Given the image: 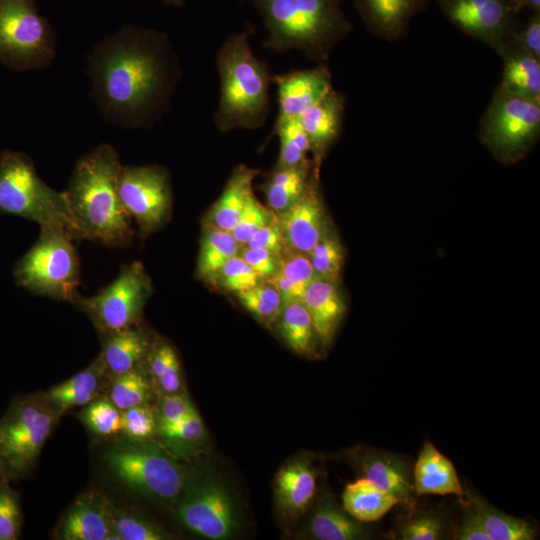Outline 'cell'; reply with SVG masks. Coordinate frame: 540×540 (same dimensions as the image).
<instances>
[{"instance_id": "55", "label": "cell", "mask_w": 540, "mask_h": 540, "mask_svg": "<svg viewBox=\"0 0 540 540\" xmlns=\"http://www.w3.org/2000/svg\"><path fill=\"white\" fill-rule=\"evenodd\" d=\"M164 2L166 3H170V4H181L184 0H163Z\"/></svg>"}, {"instance_id": "28", "label": "cell", "mask_w": 540, "mask_h": 540, "mask_svg": "<svg viewBox=\"0 0 540 540\" xmlns=\"http://www.w3.org/2000/svg\"><path fill=\"white\" fill-rule=\"evenodd\" d=\"M342 503L343 509L350 516L362 523H368L380 520L401 501L361 477L345 487Z\"/></svg>"}, {"instance_id": "11", "label": "cell", "mask_w": 540, "mask_h": 540, "mask_svg": "<svg viewBox=\"0 0 540 540\" xmlns=\"http://www.w3.org/2000/svg\"><path fill=\"white\" fill-rule=\"evenodd\" d=\"M483 142L498 156L523 154L540 133V104L496 90L480 121Z\"/></svg>"}, {"instance_id": "42", "label": "cell", "mask_w": 540, "mask_h": 540, "mask_svg": "<svg viewBox=\"0 0 540 540\" xmlns=\"http://www.w3.org/2000/svg\"><path fill=\"white\" fill-rule=\"evenodd\" d=\"M157 414L149 404L121 410L120 433L131 441L146 442L157 433Z\"/></svg>"}, {"instance_id": "24", "label": "cell", "mask_w": 540, "mask_h": 540, "mask_svg": "<svg viewBox=\"0 0 540 540\" xmlns=\"http://www.w3.org/2000/svg\"><path fill=\"white\" fill-rule=\"evenodd\" d=\"M316 492V473L310 463L297 460L279 470L275 494L279 506L289 514L303 513Z\"/></svg>"}, {"instance_id": "34", "label": "cell", "mask_w": 540, "mask_h": 540, "mask_svg": "<svg viewBox=\"0 0 540 540\" xmlns=\"http://www.w3.org/2000/svg\"><path fill=\"white\" fill-rule=\"evenodd\" d=\"M490 540H533L536 533L532 526L519 518L501 512L480 498L472 497Z\"/></svg>"}, {"instance_id": "26", "label": "cell", "mask_w": 540, "mask_h": 540, "mask_svg": "<svg viewBox=\"0 0 540 540\" xmlns=\"http://www.w3.org/2000/svg\"><path fill=\"white\" fill-rule=\"evenodd\" d=\"M360 471L363 478L394 495L401 503H410L413 483L406 464L398 457L385 452H370L362 458Z\"/></svg>"}, {"instance_id": "12", "label": "cell", "mask_w": 540, "mask_h": 540, "mask_svg": "<svg viewBox=\"0 0 540 540\" xmlns=\"http://www.w3.org/2000/svg\"><path fill=\"white\" fill-rule=\"evenodd\" d=\"M122 205L141 236L160 228L170 217L172 194L169 174L158 165H122L117 181Z\"/></svg>"}, {"instance_id": "17", "label": "cell", "mask_w": 540, "mask_h": 540, "mask_svg": "<svg viewBox=\"0 0 540 540\" xmlns=\"http://www.w3.org/2000/svg\"><path fill=\"white\" fill-rule=\"evenodd\" d=\"M279 113L277 118H299L332 88L331 75L324 65L276 75Z\"/></svg>"}, {"instance_id": "19", "label": "cell", "mask_w": 540, "mask_h": 540, "mask_svg": "<svg viewBox=\"0 0 540 540\" xmlns=\"http://www.w3.org/2000/svg\"><path fill=\"white\" fill-rule=\"evenodd\" d=\"M412 483L418 496L464 494L453 463L430 442L424 443L418 455Z\"/></svg>"}, {"instance_id": "15", "label": "cell", "mask_w": 540, "mask_h": 540, "mask_svg": "<svg viewBox=\"0 0 540 540\" xmlns=\"http://www.w3.org/2000/svg\"><path fill=\"white\" fill-rule=\"evenodd\" d=\"M314 180L298 201L278 215L287 251L308 254L327 234L325 212Z\"/></svg>"}, {"instance_id": "52", "label": "cell", "mask_w": 540, "mask_h": 540, "mask_svg": "<svg viewBox=\"0 0 540 540\" xmlns=\"http://www.w3.org/2000/svg\"><path fill=\"white\" fill-rule=\"evenodd\" d=\"M455 539L490 540V537L484 529L479 512L472 502L464 511V516L455 535Z\"/></svg>"}, {"instance_id": "14", "label": "cell", "mask_w": 540, "mask_h": 540, "mask_svg": "<svg viewBox=\"0 0 540 540\" xmlns=\"http://www.w3.org/2000/svg\"><path fill=\"white\" fill-rule=\"evenodd\" d=\"M178 514L189 530L208 539L228 538L236 525L232 503L225 490L216 484L194 489L181 502Z\"/></svg>"}, {"instance_id": "31", "label": "cell", "mask_w": 540, "mask_h": 540, "mask_svg": "<svg viewBox=\"0 0 540 540\" xmlns=\"http://www.w3.org/2000/svg\"><path fill=\"white\" fill-rule=\"evenodd\" d=\"M316 278L307 254L286 251L282 255L280 270L266 281L277 289L285 305L301 301L306 289Z\"/></svg>"}, {"instance_id": "13", "label": "cell", "mask_w": 540, "mask_h": 540, "mask_svg": "<svg viewBox=\"0 0 540 540\" xmlns=\"http://www.w3.org/2000/svg\"><path fill=\"white\" fill-rule=\"evenodd\" d=\"M456 27L501 53L513 31V16L518 12L513 0H439Z\"/></svg>"}, {"instance_id": "21", "label": "cell", "mask_w": 540, "mask_h": 540, "mask_svg": "<svg viewBox=\"0 0 540 540\" xmlns=\"http://www.w3.org/2000/svg\"><path fill=\"white\" fill-rule=\"evenodd\" d=\"M425 0H355L367 27L385 39L399 38Z\"/></svg>"}, {"instance_id": "6", "label": "cell", "mask_w": 540, "mask_h": 540, "mask_svg": "<svg viewBox=\"0 0 540 540\" xmlns=\"http://www.w3.org/2000/svg\"><path fill=\"white\" fill-rule=\"evenodd\" d=\"M0 214L18 216L40 227H64L75 238L65 191L51 188L38 175L32 159L20 151L0 153Z\"/></svg>"}, {"instance_id": "54", "label": "cell", "mask_w": 540, "mask_h": 540, "mask_svg": "<svg viewBox=\"0 0 540 540\" xmlns=\"http://www.w3.org/2000/svg\"><path fill=\"white\" fill-rule=\"evenodd\" d=\"M11 479H13V477L9 465L2 453L0 452V483L5 480L9 481Z\"/></svg>"}, {"instance_id": "41", "label": "cell", "mask_w": 540, "mask_h": 540, "mask_svg": "<svg viewBox=\"0 0 540 540\" xmlns=\"http://www.w3.org/2000/svg\"><path fill=\"white\" fill-rule=\"evenodd\" d=\"M112 528L119 540H163L167 534L154 523L112 506Z\"/></svg>"}, {"instance_id": "23", "label": "cell", "mask_w": 540, "mask_h": 540, "mask_svg": "<svg viewBox=\"0 0 540 540\" xmlns=\"http://www.w3.org/2000/svg\"><path fill=\"white\" fill-rule=\"evenodd\" d=\"M301 302L309 312L316 335L324 343L329 342L345 311L336 284L317 277L306 289Z\"/></svg>"}, {"instance_id": "46", "label": "cell", "mask_w": 540, "mask_h": 540, "mask_svg": "<svg viewBox=\"0 0 540 540\" xmlns=\"http://www.w3.org/2000/svg\"><path fill=\"white\" fill-rule=\"evenodd\" d=\"M157 432L175 442H194L204 434L203 421L198 412L173 423L158 425Z\"/></svg>"}, {"instance_id": "5", "label": "cell", "mask_w": 540, "mask_h": 540, "mask_svg": "<svg viewBox=\"0 0 540 540\" xmlns=\"http://www.w3.org/2000/svg\"><path fill=\"white\" fill-rule=\"evenodd\" d=\"M74 240L64 227H40L36 242L13 267L16 284L34 295L73 303L81 279Z\"/></svg>"}, {"instance_id": "10", "label": "cell", "mask_w": 540, "mask_h": 540, "mask_svg": "<svg viewBox=\"0 0 540 540\" xmlns=\"http://www.w3.org/2000/svg\"><path fill=\"white\" fill-rule=\"evenodd\" d=\"M58 416L43 395H32L14 401L2 417L0 452L13 479L33 466Z\"/></svg>"}, {"instance_id": "44", "label": "cell", "mask_w": 540, "mask_h": 540, "mask_svg": "<svg viewBox=\"0 0 540 540\" xmlns=\"http://www.w3.org/2000/svg\"><path fill=\"white\" fill-rule=\"evenodd\" d=\"M213 281L223 288L238 293L257 285L262 280L240 256L228 260Z\"/></svg>"}, {"instance_id": "37", "label": "cell", "mask_w": 540, "mask_h": 540, "mask_svg": "<svg viewBox=\"0 0 540 540\" xmlns=\"http://www.w3.org/2000/svg\"><path fill=\"white\" fill-rule=\"evenodd\" d=\"M151 394V385L141 365L128 372L112 377L109 399L120 410L136 405L148 404Z\"/></svg>"}, {"instance_id": "32", "label": "cell", "mask_w": 540, "mask_h": 540, "mask_svg": "<svg viewBox=\"0 0 540 540\" xmlns=\"http://www.w3.org/2000/svg\"><path fill=\"white\" fill-rule=\"evenodd\" d=\"M309 530L313 538L318 540H355L367 535L362 522L329 501L315 509Z\"/></svg>"}, {"instance_id": "43", "label": "cell", "mask_w": 540, "mask_h": 540, "mask_svg": "<svg viewBox=\"0 0 540 540\" xmlns=\"http://www.w3.org/2000/svg\"><path fill=\"white\" fill-rule=\"evenodd\" d=\"M277 217L278 215L272 209L262 205L253 194L246 203L231 234L239 244L245 245L255 232L275 221Z\"/></svg>"}, {"instance_id": "16", "label": "cell", "mask_w": 540, "mask_h": 540, "mask_svg": "<svg viewBox=\"0 0 540 540\" xmlns=\"http://www.w3.org/2000/svg\"><path fill=\"white\" fill-rule=\"evenodd\" d=\"M61 540H119L112 528V505L96 491L80 495L56 529Z\"/></svg>"}, {"instance_id": "9", "label": "cell", "mask_w": 540, "mask_h": 540, "mask_svg": "<svg viewBox=\"0 0 540 540\" xmlns=\"http://www.w3.org/2000/svg\"><path fill=\"white\" fill-rule=\"evenodd\" d=\"M129 441L107 450L104 460L109 470L136 492L163 500L176 498L184 487L180 466L156 447Z\"/></svg>"}, {"instance_id": "33", "label": "cell", "mask_w": 540, "mask_h": 540, "mask_svg": "<svg viewBox=\"0 0 540 540\" xmlns=\"http://www.w3.org/2000/svg\"><path fill=\"white\" fill-rule=\"evenodd\" d=\"M278 321L280 333L292 350L299 354L312 353L317 335L309 312L301 301L283 305Z\"/></svg>"}, {"instance_id": "38", "label": "cell", "mask_w": 540, "mask_h": 540, "mask_svg": "<svg viewBox=\"0 0 540 540\" xmlns=\"http://www.w3.org/2000/svg\"><path fill=\"white\" fill-rule=\"evenodd\" d=\"M239 302L264 324L271 326L278 320L282 299L277 289L268 281L235 293Z\"/></svg>"}, {"instance_id": "27", "label": "cell", "mask_w": 540, "mask_h": 540, "mask_svg": "<svg viewBox=\"0 0 540 540\" xmlns=\"http://www.w3.org/2000/svg\"><path fill=\"white\" fill-rule=\"evenodd\" d=\"M257 174L258 171L255 169L246 166L237 167L213 205L206 222L231 232L249 198L254 194L252 183Z\"/></svg>"}, {"instance_id": "49", "label": "cell", "mask_w": 540, "mask_h": 540, "mask_svg": "<svg viewBox=\"0 0 540 540\" xmlns=\"http://www.w3.org/2000/svg\"><path fill=\"white\" fill-rule=\"evenodd\" d=\"M196 412L189 398L181 392L164 394L156 412L158 425L176 422Z\"/></svg>"}, {"instance_id": "39", "label": "cell", "mask_w": 540, "mask_h": 540, "mask_svg": "<svg viewBox=\"0 0 540 540\" xmlns=\"http://www.w3.org/2000/svg\"><path fill=\"white\" fill-rule=\"evenodd\" d=\"M307 255L316 276L336 284L344 263L343 247L339 240L326 234Z\"/></svg>"}, {"instance_id": "47", "label": "cell", "mask_w": 540, "mask_h": 540, "mask_svg": "<svg viewBox=\"0 0 540 540\" xmlns=\"http://www.w3.org/2000/svg\"><path fill=\"white\" fill-rule=\"evenodd\" d=\"M507 46L540 59V13H532L520 30L513 29Z\"/></svg>"}, {"instance_id": "40", "label": "cell", "mask_w": 540, "mask_h": 540, "mask_svg": "<svg viewBox=\"0 0 540 540\" xmlns=\"http://www.w3.org/2000/svg\"><path fill=\"white\" fill-rule=\"evenodd\" d=\"M80 418L89 430L99 436L120 433L121 410L109 398L98 397L85 405Z\"/></svg>"}, {"instance_id": "2", "label": "cell", "mask_w": 540, "mask_h": 540, "mask_svg": "<svg viewBox=\"0 0 540 540\" xmlns=\"http://www.w3.org/2000/svg\"><path fill=\"white\" fill-rule=\"evenodd\" d=\"M121 162L117 151L102 143L75 165L65 194L75 238L124 247L133 237L132 219L119 197L117 181Z\"/></svg>"}, {"instance_id": "50", "label": "cell", "mask_w": 540, "mask_h": 540, "mask_svg": "<svg viewBox=\"0 0 540 540\" xmlns=\"http://www.w3.org/2000/svg\"><path fill=\"white\" fill-rule=\"evenodd\" d=\"M443 525L433 515H422L409 521L402 529V540H437L442 538Z\"/></svg>"}, {"instance_id": "29", "label": "cell", "mask_w": 540, "mask_h": 540, "mask_svg": "<svg viewBox=\"0 0 540 540\" xmlns=\"http://www.w3.org/2000/svg\"><path fill=\"white\" fill-rule=\"evenodd\" d=\"M312 178L308 160L294 167L275 169L263 185L269 208L277 215L286 211L302 197Z\"/></svg>"}, {"instance_id": "18", "label": "cell", "mask_w": 540, "mask_h": 540, "mask_svg": "<svg viewBox=\"0 0 540 540\" xmlns=\"http://www.w3.org/2000/svg\"><path fill=\"white\" fill-rule=\"evenodd\" d=\"M102 336L99 359L112 377L139 367L154 343L140 323Z\"/></svg>"}, {"instance_id": "3", "label": "cell", "mask_w": 540, "mask_h": 540, "mask_svg": "<svg viewBox=\"0 0 540 540\" xmlns=\"http://www.w3.org/2000/svg\"><path fill=\"white\" fill-rule=\"evenodd\" d=\"M263 17L265 46L279 52L300 50L326 60L351 24L334 0H251Z\"/></svg>"}, {"instance_id": "22", "label": "cell", "mask_w": 540, "mask_h": 540, "mask_svg": "<svg viewBox=\"0 0 540 540\" xmlns=\"http://www.w3.org/2000/svg\"><path fill=\"white\" fill-rule=\"evenodd\" d=\"M500 55L503 72L497 90L540 104V59L508 46Z\"/></svg>"}, {"instance_id": "20", "label": "cell", "mask_w": 540, "mask_h": 540, "mask_svg": "<svg viewBox=\"0 0 540 540\" xmlns=\"http://www.w3.org/2000/svg\"><path fill=\"white\" fill-rule=\"evenodd\" d=\"M344 111L343 96L331 89L298 118L309 141L310 151L317 157L325 152L339 136Z\"/></svg>"}, {"instance_id": "35", "label": "cell", "mask_w": 540, "mask_h": 540, "mask_svg": "<svg viewBox=\"0 0 540 540\" xmlns=\"http://www.w3.org/2000/svg\"><path fill=\"white\" fill-rule=\"evenodd\" d=\"M147 360L150 374L164 394L180 392V363L176 351L169 343L154 342Z\"/></svg>"}, {"instance_id": "4", "label": "cell", "mask_w": 540, "mask_h": 540, "mask_svg": "<svg viewBox=\"0 0 540 540\" xmlns=\"http://www.w3.org/2000/svg\"><path fill=\"white\" fill-rule=\"evenodd\" d=\"M220 99L214 115L221 131L262 126L269 110L270 75L251 51L248 34L230 36L217 55Z\"/></svg>"}, {"instance_id": "45", "label": "cell", "mask_w": 540, "mask_h": 540, "mask_svg": "<svg viewBox=\"0 0 540 540\" xmlns=\"http://www.w3.org/2000/svg\"><path fill=\"white\" fill-rule=\"evenodd\" d=\"M21 522L18 495L5 480L0 483V540L17 539Z\"/></svg>"}, {"instance_id": "25", "label": "cell", "mask_w": 540, "mask_h": 540, "mask_svg": "<svg viewBox=\"0 0 540 540\" xmlns=\"http://www.w3.org/2000/svg\"><path fill=\"white\" fill-rule=\"evenodd\" d=\"M106 374L98 357L85 370L52 387L43 396L49 406L60 415L68 409L85 406L98 398L101 382Z\"/></svg>"}, {"instance_id": "51", "label": "cell", "mask_w": 540, "mask_h": 540, "mask_svg": "<svg viewBox=\"0 0 540 540\" xmlns=\"http://www.w3.org/2000/svg\"><path fill=\"white\" fill-rule=\"evenodd\" d=\"M251 248H261L283 255L286 251V244L279 225L278 217L272 223L262 227L255 232L245 244Z\"/></svg>"}, {"instance_id": "36", "label": "cell", "mask_w": 540, "mask_h": 540, "mask_svg": "<svg viewBox=\"0 0 540 540\" xmlns=\"http://www.w3.org/2000/svg\"><path fill=\"white\" fill-rule=\"evenodd\" d=\"M276 133L280 139V153L275 169L300 165L307 161L309 141L298 118H277Z\"/></svg>"}, {"instance_id": "57", "label": "cell", "mask_w": 540, "mask_h": 540, "mask_svg": "<svg viewBox=\"0 0 540 540\" xmlns=\"http://www.w3.org/2000/svg\"><path fill=\"white\" fill-rule=\"evenodd\" d=\"M334 1H336V2H338V3H339V1H340V0H334Z\"/></svg>"}, {"instance_id": "53", "label": "cell", "mask_w": 540, "mask_h": 540, "mask_svg": "<svg viewBox=\"0 0 540 540\" xmlns=\"http://www.w3.org/2000/svg\"><path fill=\"white\" fill-rule=\"evenodd\" d=\"M518 10L527 8L533 13H540V0H517Z\"/></svg>"}, {"instance_id": "1", "label": "cell", "mask_w": 540, "mask_h": 540, "mask_svg": "<svg viewBox=\"0 0 540 540\" xmlns=\"http://www.w3.org/2000/svg\"><path fill=\"white\" fill-rule=\"evenodd\" d=\"M88 75L100 115L133 129L148 127L162 115L180 70L163 33L127 26L94 46Z\"/></svg>"}, {"instance_id": "30", "label": "cell", "mask_w": 540, "mask_h": 540, "mask_svg": "<svg viewBox=\"0 0 540 540\" xmlns=\"http://www.w3.org/2000/svg\"><path fill=\"white\" fill-rule=\"evenodd\" d=\"M241 246L231 232L205 222L197 260L199 277L213 281L225 263L240 254Z\"/></svg>"}, {"instance_id": "56", "label": "cell", "mask_w": 540, "mask_h": 540, "mask_svg": "<svg viewBox=\"0 0 540 540\" xmlns=\"http://www.w3.org/2000/svg\"><path fill=\"white\" fill-rule=\"evenodd\" d=\"M438 1H439V0H438ZM513 1L515 2L516 6H517V0H513ZM517 9H518V6H517ZM518 11H519V10H518Z\"/></svg>"}, {"instance_id": "7", "label": "cell", "mask_w": 540, "mask_h": 540, "mask_svg": "<svg viewBox=\"0 0 540 540\" xmlns=\"http://www.w3.org/2000/svg\"><path fill=\"white\" fill-rule=\"evenodd\" d=\"M56 35L33 0H0V63L19 72L48 67Z\"/></svg>"}, {"instance_id": "8", "label": "cell", "mask_w": 540, "mask_h": 540, "mask_svg": "<svg viewBox=\"0 0 540 540\" xmlns=\"http://www.w3.org/2000/svg\"><path fill=\"white\" fill-rule=\"evenodd\" d=\"M152 284L143 264L134 261L121 267L117 277L90 297L80 293L73 303L101 334L139 324Z\"/></svg>"}, {"instance_id": "48", "label": "cell", "mask_w": 540, "mask_h": 540, "mask_svg": "<svg viewBox=\"0 0 540 540\" xmlns=\"http://www.w3.org/2000/svg\"><path fill=\"white\" fill-rule=\"evenodd\" d=\"M262 281L271 279L281 267L282 255L261 248L245 247L239 254Z\"/></svg>"}]
</instances>
